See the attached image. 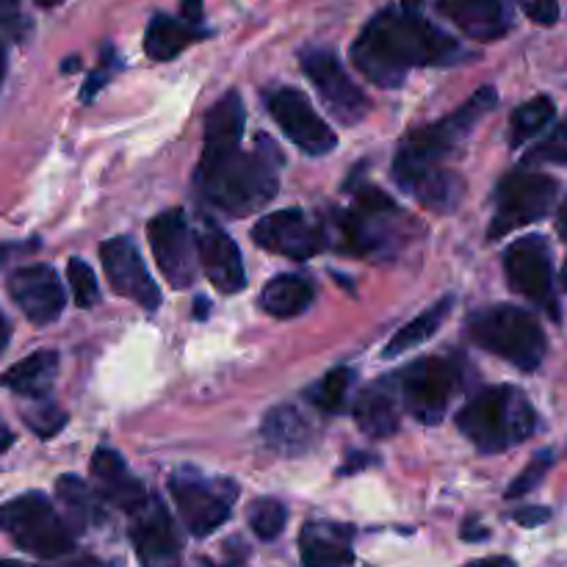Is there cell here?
<instances>
[{
  "label": "cell",
  "instance_id": "1",
  "mask_svg": "<svg viewBox=\"0 0 567 567\" xmlns=\"http://www.w3.org/2000/svg\"><path fill=\"white\" fill-rule=\"evenodd\" d=\"M460 55L457 39L421 14V0L380 11L352 48L354 66L382 89L402 86L413 66L452 64Z\"/></svg>",
  "mask_w": 567,
  "mask_h": 567
},
{
  "label": "cell",
  "instance_id": "2",
  "mask_svg": "<svg viewBox=\"0 0 567 567\" xmlns=\"http://www.w3.org/2000/svg\"><path fill=\"white\" fill-rule=\"evenodd\" d=\"M496 89L482 86L468 103L443 116L441 122L410 133L399 147L396 161H393V177H396L399 186L419 197L426 208L452 210L463 186L452 172L443 169V158L452 155V150L474 131L476 122H482V116L496 109Z\"/></svg>",
  "mask_w": 567,
  "mask_h": 567
},
{
  "label": "cell",
  "instance_id": "3",
  "mask_svg": "<svg viewBox=\"0 0 567 567\" xmlns=\"http://www.w3.org/2000/svg\"><path fill=\"white\" fill-rule=\"evenodd\" d=\"M282 155L269 136L255 138L252 150L238 144L203 147L197 166L199 192L210 205L233 216H247L271 203L280 188Z\"/></svg>",
  "mask_w": 567,
  "mask_h": 567
},
{
  "label": "cell",
  "instance_id": "4",
  "mask_svg": "<svg viewBox=\"0 0 567 567\" xmlns=\"http://www.w3.org/2000/svg\"><path fill=\"white\" fill-rule=\"evenodd\" d=\"M457 430L482 454H502L535 435L537 413L518 388H485L460 410Z\"/></svg>",
  "mask_w": 567,
  "mask_h": 567
},
{
  "label": "cell",
  "instance_id": "5",
  "mask_svg": "<svg viewBox=\"0 0 567 567\" xmlns=\"http://www.w3.org/2000/svg\"><path fill=\"white\" fill-rule=\"evenodd\" d=\"M468 336L482 349L520 371L540 369L548 349L540 321L529 310L515 308V305H493L474 313L468 319Z\"/></svg>",
  "mask_w": 567,
  "mask_h": 567
},
{
  "label": "cell",
  "instance_id": "6",
  "mask_svg": "<svg viewBox=\"0 0 567 567\" xmlns=\"http://www.w3.org/2000/svg\"><path fill=\"white\" fill-rule=\"evenodd\" d=\"M0 532H6L17 548L39 559H59L75 546L70 526L42 493H22L6 502L0 507Z\"/></svg>",
  "mask_w": 567,
  "mask_h": 567
},
{
  "label": "cell",
  "instance_id": "7",
  "mask_svg": "<svg viewBox=\"0 0 567 567\" xmlns=\"http://www.w3.org/2000/svg\"><path fill=\"white\" fill-rule=\"evenodd\" d=\"M169 491L175 496L177 513L192 535L208 537L230 518L238 491L227 480H208L199 471L181 468L169 476Z\"/></svg>",
  "mask_w": 567,
  "mask_h": 567
},
{
  "label": "cell",
  "instance_id": "8",
  "mask_svg": "<svg viewBox=\"0 0 567 567\" xmlns=\"http://www.w3.org/2000/svg\"><path fill=\"white\" fill-rule=\"evenodd\" d=\"M557 181L543 172L532 169H515L498 183L496 192V214H493V225L487 236L504 238L518 227L532 225V221L548 216L557 199Z\"/></svg>",
  "mask_w": 567,
  "mask_h": 567
},
{
  "label": "cell",
  "instance_id": "9",
  "mask_svg": "<svg viewBox=\"0 0 567 567\" xmlns=\"http://www.w3.org/2000/svg\"><path fill=\"white\" fill-rule=\"evenodd\" d=\"M399 380V396H402V408L410 415L426 426L441 424L446 415L449 402H452L454 391H457L460 371L452 360L443 358H424L415 360L413 365L396 377Z\"/></svg>",
  "mask_w": 567,
  "mask_h": 567
},
{
  "label": "cell",
  "instance_id": "10",
  "mask_svg": "<svg viewBox=\"0 0 567 567\" xmlns=\"http://www.w3.org/2000/svg\"><path fill=\"white\" fill-rule=\"evenodd\" d=\"M504 271L515 293L540 305L554 319H559L557 293H554V258L546 238L526 236L509 244L504 252Z\"/></svg>",
  "mask_w": 567,
  "mask_h": 567
},
{
  "label": "cell",
  "instance_id": "11",
  "mask_svg": "<svg viewBox=\"0 0 567 567\" xmlns=\"http://www.w3.org/2000/svg\"><path fill=\"white\" fill-rule=\"evenodd\" d=\"M302 70L316 86L319 97L330 109L341 125H358L369 114V100L354 86L352 78L347 75L343 64L330 50H308L302 53Z\"/></svg>",
  "mask_w": 567,
  "mask_h": 567
},
{
  "label": "cell",
  "instance_id": "12",
  "mask_svg": "<svg viewBox=\"0 0 567 567\" xmlns=\"http://www.w3.org/2000/svg\"><path fill=\"white\" fill-rule=\"evenodd\" d=\"M150 244H153L155 264L161 275L175 288H188L197 280V260H194V236L188 230L186 214L181 208L164 210L155 216L147 227Z\"/></svg>",
  "mask_w": 567,
  "mask_h": 567
},
{
  "label": "cell",
  "instance_id": "13",
  "mask_svg": "<svg viewBox=\"0 0 567 567\" xmlns=\"http://www.w3.org/2000/svg\"><path fill=\"white\" fill-rule=\"evenodd\" d=\"M269 103V114L275 116V122L280 125V131L297 144L302 153L308 155H327L336 150L338 138L336 131L316 114V109L310 105V100L305 97L297 89H277L266 97Z\"/></svg>",
  "mask_w": 567,
  "mask_h": 567
},
{
  "label": "cell",
  "instance_id": "14",
  "mask_svg": "<svg viewBox=\"0 0 567 567\" xmlns=\"http://www.w3.org/2000/svg\"><path fill=\"white\" fill-rule=\"evenodd\" d=\"M393 216H399V208L385 192L363 188L358 194V205L341 221L349 252L377 255L380 249H391Z\"/></svg>",
  "mask_w": 567,
  "mask_h": 567
},
{
  "label": "cell",
  "instance_id": "15",
  "mask_svg": "<svg viewBox=\"0 0 567 567\" xmlns=\"http://www.w3.org/2000/svg\"><path fill=\"white\" fill-rule=\"evenodd\" d=\"M252 238L266 252L282 255V258L291 260H308L319 255L321 247H324L321 230L299 208L277 210V214L264 216L252 227Z\"/></svg>",
  "mask_w": 567,
  "mask_h": 567
},
{
  "label": "cell",
  "instance_id": "16",
  "mask_svg": "<svg viewBox=\"0 0 567 567\" xmlns=\"http://www.w3.org/2000/svg\"><path fill=\"white\" fill-rule=\"evenodd\" d=\"M9 293L31 324H53L64 313V286L48 264H28L11 271Z\"/></svg>",
  "mask_w": 567,
  "mask_h": 567
},
{
  "label": "cell",
  "instance_id": "17",
  "mask_svg": "<svg viewBox=\"0 0 567 567\" xmlns=\"http://www.w3.org/2000/svg\"><path fill=\"white\" fill-rule=\"evenodd\" d=\"M100 255H103V266L105 275H109L111 288H114L120 297L133 299V302L142 305L144 310H158L161 288L155 286V280L150 277L142 252H138L136 244H133L131 238H111V241L103 244Z\"/></svg>",
  "mask_w": 567,
  "mask_h": 567
},
{
  "label": "cell",
  "instance_id": "18",
  "mask_svg": "<svg viewBox=\"0 0 567 567\" xmlns=\"http://www.w3.org/2000/svg\"><path fill=\"white\" fill-rule=\"evenodd\" d=\"M194 241H197L194 247H197V258L205 277H208L221 293H238L247 286L241 249H238V244L233 241L221 227L205 221V225L199 227L197 236H194Z\"/></svg>",
  "mask_w": 567,
  "mask_h": 567
},
{
  "label": "cell",
  "instance_id": "19",
  "mask_svg": "<svg viewBox=\"0 0 567 567\" xmlns=\"http://www.w3.org/2000/svg\"><path fill=\"white\" fill-rule=\"evenodd\" d=\"M131 540L144 567H169L181 554V540H177L169 513L153 496L142 509L133 513Z\"/></svg>",
  "mask_w": 567,
  "mask_h": 567
},
{
  "label": "cell",
  "instance_id": "20",
  "mask_svg": "<svg viewBox=\"0 0 567 567\" xmlns=\"http://www.w3.org/2000/svg\"><path fill=\"white\" fill-rule=\"evenodd\" d=\"M92 476L100 487V496L109 504H114L122 513H136L147 504V491L142 482L127 471L125 460L109 446H100L92 457Z\"/></svg>",
  "mask_w": 567,
  "mask_h": 567
},
{
  "label": "cell",
  "instance_id": "21",
  "mask_svg": "<svg viewBox=\"0 0 567 567\" xmlns=\"http://www.w3.org/2000/svg\"><path fill=\"white\" fill-rule=\"evenodd\" d=\"M437 11L465 37L480 42H493L509 31V11L504 0H437Z\"/></svg>",
  "mask_w": 567,
  "mask_h": 567
},
{
  "label": "cell",
  "instance_id": "22",
  "mask_svg": "<svg viewBox=\"0 0 567 567\" xmlns=\"http://www.w3.org/2000/svg\"><path fill=\"white\" fill-rule=\"evenodd\" d=\"M399 415H402V396H399V380H380L365 388L354 402V421L360 432L374 441L391 437L399 432Z\"/></svg>",
  "mask_w": 567,
  "mask_h": 567
},
{
  "label": "cell",
  "instance_id": "23",
  "mask_svg": "<svg viewBox=\"0 0 567 567\" xmlns=\"http://www.w3.org/2000/svg\"><path fill=\"white\" fill-rule=\"evenodd\" d=\"M305 567H349L354 563L352 526L308 524L299 537Z\"/></svg>",
  "mask_w": 567,
  "mask_h": 567
},
{
  "label": "cell",
  "instance_id": "24",
  "mask_svg": "<svg viewBox=\"0 0 567 567\" xmlns=\"http://www.w3.org/2000/svg\"><path fill=\"white\" fill-rule=\"evenodd\" d=\"M55 374H59V354L50 352V349H39L11 369H6V374L0 377V385L9 388L17 396L44 399L53 388Z\"/></svg>",
  "mask_w": 567,
  "mask_h": 567
},
{
  "label": "cell",
  "instance_id": "25",
  "mask_svg": "<svg viewBox=\"0 0 567 567\" xmlns=\"http://www.w3.org/2000/svg\"><path fill=\"white\" fill-rule=\"evenodd\" d=\"M264 437L277 454H302L313 441V430H310L308 419L299 413L297 408H275L264 421Z\"/></svg>",
  "mask_w": 567,
  "mask_h": 567
},
{
  "label": "cell",
  "instance_id": "26",
  "mask_svg": "<svg viewBox=\"0 0 567 567\" xmlns=\"http://www.w3.org/2000/svg\"><path fill=\"white\" fill-rule=\"evenodd\" d=\"M199 37H205V31H197V25H192V22L155 14L147 25V33H144V50L153 61H169L181 55V50H186L188 44L197 42Z\"/></svg>",
  "mask_w": 567,
  "mask_h": 567
},
{
  "label": "cell",
  "instance_id": "27",
  "mask_svg": "<svg viewBox=\"0 0 567 567\" xmlns=\"http://www.w3.org/2000/svg\"><path fill=\"white\" fill-rule=\"evenodd\" d=\"M313 305V286L299 275H280L260 293V308L275 319H293Z\"/></svg>",
  "mask_w": 567,
  "mask_h": 567
},
{
  "label": "cell",
  "instance_id": "28",
  "mask_svg": "<svg viewBox=\"0 0 567 567\" xmlns=\"http://www.w3.org/2000/svg\"><path fill=\"white\" fill-rule=\"evenodd\" d=\"M452 305H454L452 297L441 299V302L432 305L430 310H424L419 319H413L410 324H404L402 330L391 338V343L385 347V358H396V354H404V352H410V349H415V347H421V343L430 341V338L441 330L443 321L449 319V313H452Z\"/></svg>",
  "mask_w": 567,
  "mask_h": 567
},
{
  "label": "cell",
  "instance_id": "29",
  "mask_svg": "<svg viewBox=\"0 0 567 567\" xmlns=\"http://www.w3.org/2000/svg\"><path fill=\"white\" fill-rule=\"evenodd\" d=\"M554 100L546 97V94H540V97H532L526 100L524 105H518L513 114V120H509V144L513 147H520V144H526L529 138H535L537 133H543L548 127V122L554 120Z\"/></svg>",
  "mask_w": 567,
  "mask_h": 567
},
{
  "label": "cell",
  "instance_id": "30",
  "mask_svg": "<svg viewBox=\"0 0 567 567\" xmlns=\"http://www.w3.org/2000/svg\"><path fill=\"white\" fill-rule=\"evenodd\" d=\"M55 491H59L61 502L70 507V513L75 515L83 526L97 524V520L103 518L100 498L94 496L92 487H89L83 480H78V476H61L59 485H55Z\"/></svg>",
  "mask_w": 567,
  "mask_h": 567
},
{
  "label": "cell",
  "instance_id": "31",
  "mask_svg": "<svg viewBox=\"0 0 567 567\" xmlns=\"http://www.w3.org/2000/svg\"><path fill=\"white\" fill-rule=\"evenodd\" d=\"M352 380L354 374L349 369H332L319 385L310 388V402L319 410H324V413H341L343 404H347V393Z\"/></svg>",
  "mask_w": 567,
  "mask_h": 567
},
{
  "label": "cell",
  "instance_id": "32",
  "mask_svg": "<svg viewBox=\"0 0 567 567\" xmlns=\"http://www.w3.org/2000/svg\"><path fill=\"white\" fill-rule=\"evenodd\" d=\"M288 524V507L277 498H258L249 507V529L260 537V540H275Z\"/></svg>",
  "mask_w": 567,
  "mask_h": 567
},
{
  "label": "cell",
  "instance_id": "33",
  "mask_svg": "<svg viewBox=\"0 0 567 567\" xmlns=\"http://www.w3.org/2000/svg\"><path fill=\"white\" fill-rule=\"evenodd\" d=\"M66 282H70L78 308H94V305L100 302L97 277H94L92 266H89L86 260L72 258L70 264H66Z\"/></svg>",
  "mask_w": 567,
  "mask_h": 567
},
{
  "label": "cell",
  "instance_id": "34",
  "mask_svg": "<svg viewBox=\"0 0 567 567\" xmlns=\"http://www.w3.org/2000/svg\"><path fill=\"white\" fill-rule=\"evenodd\" d=\"M524 164L526 166H537V164L567 166V120L559 122V125L554 127L543 142H537L535 147L526 153Z\"/></svg>",
  "mask_w": 567,
  "mask_h": 567
},
{
  "label": "cell",
  "instance_id": "35",
  "mask_svg": "<svg viewBox=\"0 0 567 567\" xmlns=\"http://www.w3.org/2000/svg\"><path fill=\"white\" fill-rule=\"evenodd\" d=\"M551 460H554L551 452L537 454V457L526 465L524 474L515 476L513 485L507 487V498H520V496H526V493L535 491V487L543 482V476L548 474V468H551Z\"/></svg>",
  "mask_w": 567,
  "mask_h": 567
},
{
  "label": "cell",
  "instance_id": "36",
  "mask_svg": "<svg viewBox=\"0 0 567 567\" xmlns=\"http://www.w3.org/2000/svg\"><path fill=\"white\" fill-rule=\"evenodd\" d=\"M25 424L37 432L39 437H53L61 426L66 424L64 410H59L55 404H39L37 410H28Z\"/></svg>",
  "mask_w": 567,
  "mask_h": 567
},
{
  "label": "cell",
  "instance_id": "37",
  "mask_svg": "<svg viewBox=\"0 0 567 567\" xmlns=\"http://www.w3.org/2000/svg\"><path fill=\"white\" fill-rule=\"evenodd\" d=\"M25 33V17H22L20 0H0V44H9Z\"/></svg>",
  "mask_w": 567,
  "mask_h": 567
},
{
  "label": "cell",
  "instance_id": "38",
  "mask_svg": "<svg viewBox=\"0 0 567 567\" xmlns=\"http://www.w3.org/2000/svg\"><path fill=\"white\" fill-rule=\"evenodd\" d=\"M114 66H116L114 50H109V61H105V55H103V64H100L97 70H94L92 75H89L86 89H83V92H81V100H92V97H94V92H97V89L103 86L105 81H109L111 72H114Z\"/></svg>",
  "mask_w": 567,
  "mask_h": 567
},
{
  "label": "cell",
  "instance_id": "39",
  "mask_svg": "<svg viewBox=\"0 0 567 567\" xmlns=\"http://www.w3.org/2000/svg\"><path fill=\"white\" fill-rule=\"evenodd\" d=\"M515 520H518L520 526H540V524H546L548 518H551V513H548L546 507H524V509H518V513L513 515Z\"/></svg>",
  "mask_w": 567,
  "mask_h": 567
},
{
  "label": "cell",
  "instance_id": "40",
  "mask_svg": "<svg viewBox=\"0 0 567 567\" xmlns=\"http://www.w3.org/2000/svg\"><path fill=\"white\" fill-rule=\"evenodd\" d=\"M374 463V457L371 454H349L347 457V465L341 468V474H354V471L365 468V465Z\"/></svg>",
  "mask_w": 567,
  "mask_h": 567
},
{
  "label": "cell",
  "instance_id": "41",
  "mask_svg": "<svg viewBox=\"0 0 567 567\" xmlns=\"http://www.w3.org/2000/svg\"><path fill=\"white\" fill-rule=\"evenodd\" d=\"M183 17H186V22L197 25L203 20V0H183Z\"/></svg>",
  "mask_w": 567,
  "mask_h": 567
},
{
  "label": "cell",
  "instance_id": "42",
  "mask_svg": "<svg viewBox=\"0 0 567 567\" xmlns=\"http://www.w3.org/2000/svg\"><path fill=\"white\" fill-rule=\"evenodd\" d=\"M465 567H518V565L507 557H491V559H480V563H471Z\"/></svg>",
  "mask_w": 567,
  "mask_h": 567
},
{
  "label": "cell",
  "instance_id": "43",
  "mask_svg": "<svg viewBox=\"0 0 567 567\" xmlns=\"http://www.w3.org/2000/svg\"><path fill=\"white\" fill-rule=\"evenodd\" d=\"M11 443H14V435H11V430L6 426V421L0 419V454H3L6 449H11Z\"/></svg>",
  "mask_w": 567,
  "mask_h": 567
},
{
  "label": "cell",
  "instance_id": "44",
  "mask_svg": "<svg viewBox=\"0 0 567 567\" xmlns=\"http://www.w3.org/2000/svg\"><path fill=\"white\" fill-rule=\"evenodd\" d=\"M55 567H105V565L94 557H81V559H72V563L55 565Z\"/></svg>",
  "mask_w": 567,
  "mask_h": 567
},
{
  "label": "cell",
  "instance_id": "45",
  "mask_svg": "<svg viewBox=\"0 0 567 567\" xmlns=\"http://www.w3.org/2000/svg\"><path fill=\"white\" fill-rule=\"evenodd\" d=\"M9 338H11V324H9V319H6V316L0 313V352H3V349H6Z\"/></svg>",
  "mask_w": 567,
  "mask_h": 567
},
{
  "label": "cell",
  "instance_id": "46",
  "mask_svg": "<svg viewBox=\"0 0 567 567\" xmlns=\"http://www.w3.org/2000/svg\"><path fill=\"white\" fill-rule=\"evenodd\" d=\"M559 233L567 236V197H565L563 208H559Z\"/></svg>",
  "mask_w": 567,
  "mask_h": 567
},
{
  "label": "cell",
  "instance_id": "47",
  "mask_svg": "<svg viewBox=\"0 0 567 567\" xmlns=\"http://www.w3.org/2000/svg\"><path fill=\"white\" fill-rule=\"evenodd\" d=\"M208 316V299L197 297V319H205Z\"/></svg>",
  "mask_w": 567,
  "mask_h": 567
},
{
  "label": "cell",
  "instance_id": "48",
  "mask_svg": "<svg viewBox=\"0 0 567 567\" xmlns=\"http://www.w3.org/2000/svg\"><path fill=\"white\" fill-rule=\"evenodd\" d=\"M39 6H44V9H53V6H59L61 0H37Z\"/></svg>",
  "mask_w": 567,
  "mask_h": 567
},
{
  "label": "cell",
  "instance_id": "49",
  "mask_svg": "<svg viewBox=\"0 0 567 567\" xmlns=\"http://www.w3.org/2000/svg\"><path fill=\"white\" fill-rule=\"evenodd\" d=\"M559 280H563V288L567 291V258H565V266H563V275H559Z\"/></svg>",
  "mask_w": 567,
  "mask_h": 567
},
{
  "label": "cell",
  "instance_id": "50",
  "mask_svg": "<svg viewBox=\"0 0 567 567\" xmlns=\"http://www.w3.org/2000/svg\"><path fill=\"white\" fill-rule=\"evenodd\" d=\"M0 567H22L20 563H11V559H0Z\"/></svg>",
  "mask_w": 567,
  "mask_h": 567
}]
</instances>
